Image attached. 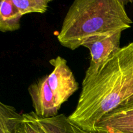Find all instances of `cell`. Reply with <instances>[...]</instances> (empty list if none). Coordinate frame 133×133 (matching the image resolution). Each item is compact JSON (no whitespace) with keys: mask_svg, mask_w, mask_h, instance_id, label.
Wrapping results in <instances>:
<instances>
[{"mask_svg":"<svg viewBox=\"0 0 133 133\" xmlns=\"http://www.w3.org/2000/svg\"><path fill=\"white\" fill-rule=\"evenodd\" d=\"M49 63L53 67V70L48 75V83L57 105L61 109L62 104L79 89V83L66 59L58 56L51 59Z\"/></svg>","mask_w":133,"mask_h":133,"instance_id":"obj_3","label":"cell"},{"mask_svg":"<svg viewBox=\"0 0 133 133\" xmlns=\"http://www.w3.org/2000/svg\"><path fill=\"white\" fill-rule=\"evenodd\" d=\"M99 133H133V100L105 115L97 123Z\"/></svg>","mask_w":133,"mask_h":133,"instance_id":"obj_6","label":"cell"},{"mask_svg":"<svg viewBox=\"0 0 133 133\" xmlns=\"http://www.w3.org/2000/svg\"><path fill=\"white\" fill-rule=\"evenodd\" d=\"M51 0H12L22 16L29 13H44L48 10Z\"/></svg>","mask_w":133,"mask_h":133,"instance_id":"obj_10","label":"cell"},{"mask_svg":"<svg viewBox=\"0 0 133 133\" xmlns=\"http://www.w3.org/2000/svg\"><path fill=\"white\" fill-rule=\"evenodd\" d=\"M14 133H45L36 120L34 111L22 114Z\"/></svg>","mask_w":133,"mask_h":133,"instance_id":"obj_11","label":"cell"},{"mask_svg":"<svg viewBox=\"0 0 133 133\" xmlns=\"http://www.w3.org/2000/svg\"><path fill=\"white\" fill-rule=\"evenodd\" d=\"M132 2H133V1H132Z\"/></svg>","mask_w":133,"mask_h":133,"instance_id":"obj_12","label":"cell"},{"mask_svg":"<svg viewBox=\"0 0 133 133\" xmlns=\"http://www.w3.org/2000/svg\"><path fill=\"white\" fill-rule=\"evenodd\" d=\"M133 100V42L121 47L101 66L87 69L76 108L68 116L82 129L97 132V123Z\"/></svg>","mask_w":133,"mask_h":133,"instance_id":"obj_1","label":"cell"},{"mask_svg":"<svg viewBox=\"0 0 133 133\" xmlns=\"http://www.w3.org/2000/svg\"><path fill=\"white\" fill-rule=\"evenodd\" d=\"M123 0H76L66 14L57 39L75 50L95 36L123 32L132 21Z\"/></svg>","mask_w":133,"mask_h":133,"instance_id":"obj_2","label":"cell"},{"mask_svg":"<svg viewBox=\"0 0 133 133\" xmlns=\"http://www.w3.org/2000/svg\"><path fill=\"white\" fill-rule=\"evenodd\" d=\"M23 16L12 0H0V31L13 32L20 28Z\"/></svg>","mask_w":133,"mask_h":133,"instance_id":"obj_8","label":"cell"},{"mask_svg":"<svg viewBox=\"0 0 133 133\" xmlns=\"http://www.w3.org/2000/svg\"><path fill=\"white\" fill-rule=\"evenodd\" d=\"M122 32L95 36L88 39L83 46L88 48L91 56L88 69L95 70L106 62L109 57L121 48Z\"/></svg>","mask_w":133,"mask_h":133,"instance_id":"obj_5","label":"cell"},{"mask_svg":"<svg viewBox=\"0 0 133 133\" xmlns=\"http://www.w3.org/2000/svg\"><path fill=\"white\" fill-rule=\"evenodd\" d=\"M28 92L32 101L34 112L42 118H53L58 115L57 105L49 83L48 75H44L30 84Z\"/></svg>","mask_w":133,"mask_h":133,"instance_id":"obj_4","label":"cell"},{"mask_svg":"<svg viewBox=\"0 0 133 133\" xmlns=\"http://www.w3.org/2000/svg\"><path fill=\"white\" fill-rule=\"evenodd\" d=\"M35 117L45 133H99L88 132L82 129L64 114L49 118H40L36 114Z\"/></svg>","mask_w":133,"mask_h":133,"instance_id":"obj_7","label":"cell"},{"mask_svg":"<svg viewBox=\"0 0 133 133\" xmlns=\"http://www.w3.org/2000/svg\"><path fill=\"white\" fill-rule=\"evenodd\" d=\"M22 116L14 107L0 101V133H14Z\"/></svg>","mask_w":133,"mask_h":133,"instance_id":"obj_9","label":"cell"}]
</instances>
